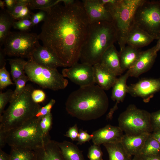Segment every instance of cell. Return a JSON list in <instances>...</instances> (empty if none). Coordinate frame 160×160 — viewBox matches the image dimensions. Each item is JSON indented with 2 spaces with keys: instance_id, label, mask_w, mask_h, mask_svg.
Returning a JSON list of instances; mask_svg holds the SVG:
<instances>
[{
  "instance_id": "6da1fadb",
  "label": "cell",
  "mask_w": 160,
  "mask_h": 160,
  "mask_svg": "<svg viewBox=\"0 0 160 160\" xmlns=\"http://www.w3.org/2000/svg\"><path fill=\"white\" fill-rule=\"evenodd\" d=\"M61 1L44 11L47 16L38 35L43 46L70 67L79 60L89 23L82 1Z\"/></svg>"
},
{
  "instance_id": "7a4b0ae2",
  "label": "cell",
  "mask_w": 160,
  "mask_h": 160,
  "mask_svg": "<svg viewBox=\"0 0 160 160\" xmlns=\"http://www.w3.org/2000/svg\"><path fill=\"white\" fill-rule=\"evenodd\" d=\"M108 106V98L104 90L95 84L80 87L73 92L65 104L68 114L85 121L100 118L106 112Z\"/></svg>"
},
{
  "instance_id": "3957f363",
  "label": "cell",
  "mask_w": 160,
  "mask_h": 160,
  "mask_svg": "<svg viewBox=\"0 0 160 160\" xmlns=\"http://www.w3.org/2000/svg\"><path fill=\"white\" fill-rule=\"evenodd\" d=\"M116 41L112 22L103 21L89 24L81 52V63L92 66L99 63L105 52Z\"/></svg>"
},
{
  "instance_id": "277c9868",
  "label": "cell",
  "mask_w": 160,
  "mask_h": 160,
  "mask_svg": "<svg viewBox=\"0 0 160 160\" xmlns=\"http://www.w3.org/2000/svg\"><path fill=\"white\" fill-rule=\"evenodd\" d=\"M33 89L27 85L20 95L11 99L8 107L0 116V131L7 132L17 128L35 116L41 107L31 98Z\"/></svg>"
},
{
  "instance_id": "5b68a950",
  "label": "cell",
  "mask_w": 160,
  "mask_h": 160,
  "mask_svg": "<svg viewBox=\"0 0 160 160\" xmlns=\"http://www.w3.org/2000/svg\"><path fill=\"white\" fill-rule=\"evenodd\" d=\"M143 0H105L104 5L112 19L120 51L126 44L128 32L133 24L137 9Z\"/></svg>"
},
{
  "instance_id": "8992f818",
  "label": "cell",
  "mask_w": 160,
  "mask_h": 160,
  "mask_svg": "<svg viewBox=\"0 0 160 160\" xmlns=\"http://www.w3.org/2000/svg\"><path fill=\"white\" fill-rule=\"evenodd\" d=\"M40 120L35 117L21 126L5 132L7 144L11 147L33 151L43 147L49 136L45 135L42 132Z\"/></svg>"
},
{
  "instance_id": "52a82bcc",
  "label": "cell",
  "mask_w": 160,
  "mask_h": 160,
  "mask_svg": "<svg viewBox=\"0 0 160 160\" xmlns=\"http://www.w3.org/2000/svg\"><path fill=\"white\" fill-rule=\"evenodd\" d=\"M25 71L30 81L44 89L57 91L65 89L68 84V80L57 68L41 66L31 60L27 61Z\"/></svg>"
},
{
  "instance_id": "ba28073f",
  "label": "cell",
  "mask_w": 160,
  "mask_h": 160,
  "mask_svg": "<svg viewBox=\"0 0 160 160\" xmlns=\"http://www.w3.org/2000/svg\"><path fill=\"white\" fill-rule=\"evenodd\" d=\"M118 122L119 127L127 135H137L153 132L150 113L134 104L129 105L120 114Z\"/></svg>"
},
{
  "instance_id": "9c48e42d",
  "label": "cell",
  "mask_w": 160,
  "mask_h": 160,
  "mask_svg": "<svg viewBox=\"0 0 160 160\" xmlns=\"http://www.w3.org/2000/svg\"><path fill=\"white\" fill-rule=\"evenodd\" d=\"M39 35L25 31H10L4 43L3 52L10 56L27 58L29 59L39 45Z\"/></svg>"
},
{
  "instance_id": "30bf717a",
  "label": "cell",
  "mask_w": 160,
  "mask_h": 160,
  "mask_svg": "<svg viewBox=\"0 0 160 160\" xmlns=\"http://www.w3.org/2000/svg\"><path fill=\"white\" fill-rule=\"evenodd\" d=\"M133 23L154 39L160 37V1L143 0L136 10Z\"/></svg>"
},
{
  "instance_id": "8fae6325",
  "label": "cell",
  "mask_w": 160,
  "mask_h": 160,
  "mask_svg": "<svg viewBox=\"0 0 160 160\" xmlns=\"http://www.w3.org/2000/svg\"><path fill=\"white\" fill-rule=\"evenodd\" d=\"M62 74L75 84L84 87L95 84L93 66L77 63L63 69Z\"/></svg>"
},
{
  "instance_id": "7c38bea8",
  "label": "cell",
  "mask_w": 160,
  "mask_h": 160,
  "mask_svg": "<svg viewBox=\"0 0 160 160\" xmlns=\"http://www.w3.org/2000/svg\"><path fill=\"white\" fill-rule=\"evenodd\" d=\"M160 91V78L144 79L127 87V93L134 97H140L146 103Z\"/></svg>"
},
{
  "instance_id": "4fadbf2b",
  "label": "cell",
  "mask_w": 160,
  "mask_h": 160,
  "mask_svg": "<svg viewBox=\"0 0 160 160\" xmlns=\"http://www.w3.org/2000/svg\"><path fill=\"white\" fill-rule=\"evenodd\" d=\"M82 2L89 24L103 21L112 22L110 13L100 0H83Z\"/></svg>"
},
{
  "instance_id": "5bb4252c",
  "label": "cell",
  "mask_w": 160,
  "mask_h": 160,
  "mask_svg": "<svg viewBox=\"0 0 160 160\" xmlns=\"http://www.w3.org/2000/svg\"><path fill=\"white\" fill-rule=\"evenodd\" d=\"M91 135L93 144L100 145L105 143L121 142L124 134L119 126L108 124L94 132Z\"/></svg>"
},
{
  "instance_id": "9a60e30c",
  "label": "cell",
  "mask_w": 160,
  "mask_h": 160,
  "mask_svg": "<svg viewBox=\"0 0 160 160\" xmlns=\"http://www.w3.org/2000/svg\"><path fill=\"white\" fill-rule=\"evenodd\" d=\"M41 66L52 68L65 67L56 55L49 49L39 45L35 49L30 59Z\"/></svg>"
},
{
  "instance_id": "2e32d148",
  "label": "cell",
  "mask_w": 160,
  "mask_h": 160,
  "mask_svg": "<svg viewBox=\"0 0 160 160\" xmlns=\"http://www.w3.org/2000/svg\"><path fill=\"white\" fill-rule=\"evenodd\" d=\"M157 53L154 47L146 51H141L135 64L127 71L129 76L138 77L149 70L154 64Z\"/></svg>"
},
{
  "instance_id": "e0dca14e",
  "label": "cell",
  "mask_w": 160,
  "mask_h": 160,
  "mask_svg": "<svg viewBox=\"0 0 160 160\" xmlns=\"http://www.w3.org/2000/svg\"><path fill=\"white\" fill-rule=\"evenodd\" d=\"M129 76L128 72L117 78L112 87L111 98L112 100L116 101V104L111 108L107 116V118L111 119L114 112L118 108V104L122 102L127 93V81Z\"/></svg>"
},
{
  "instance_id": "ac0fdd59",
  "label": "cell",
  "mask_w": 160,
  "mask_h": 160,
  "mask_svg": "<svg viewBox=\"0 0 160 160\" xmlns=\"http://www.w3.org/2000/svg\"><path fill=\"white\" fill-rule=\"evenodd\" d=\"M93 67L95 83L104 90L112 87L118 78L117 76L100 63L94 65Z\"/></svg>"
},
{
  "instance_id": "d6986e66",
  "label": "cell",
  "mask_w": 160,
  "mask_h": 160,
  "mask_svg": "<svg viewBox=\"0 0 160 160\" xmlns=\"http://www.w3.org/2000/svg\"><path fill=\"white\" fill-rule=\"evenodd\" d=\"M33 151L35 160H64L56 141L51 140L50 137L46 140L43 147Z\"/></svg>"
},
{
  "instance_id": "ffe728a7",
  "label": "cell",
  "mask_w": 160,
  "mask_h": 160,
  "mask_svg": "<svg viewBox=\"0 0 160 160\" xmlns=\"http://www.w3.org/2000/svg\"><path fill=\"white\" fill-rule=\"evenodd\" d=\"M99 63L116 76L121 75L123 73L120 64L119 52L114 44L105 52Z\"/></svg>"
},
{
  "instance_id": "44dd1931",
  "label": "cell",
  "mask_w": 160,
  "mask_h": 160,
  "mask_svg": "<svg viewBox=\"0 0 160 160\" xmlns=\"http://www.w3.org/2000/svg\"><path fill=\"white\" fill-rule=\"evenodd\" d=\"M150 134L144 133L135 136L125 134L121 142L130 156L140 155L145 141Z\"/></svg>"
},
{
  "instance_id": "7402d4cb",
  "label": "cell",
  "mask_w": 160,
  "mask_h": 160,
  "mask_svg": "<svg viewBox=\"0 0 160 160\" xmlns=\"http://www.w3.org/2000/svg\"><path fill=\"white\" fill-rule=\"evenodd\" d=\"M154 39L134 23L128 33L126 42L128 45L138 48L147 46Z\"/></svg>"
},
{
  "instance_id": "603a6c76",
  "label": "cell",
  "mask_w": 160,
  "mask_h": 160,
  "mask_svg": "<svg viewBox=\"0 0 160 160\" xmlns=\"http://www.w3.org/2000/svg\"><path fill=\"white\" fill-rule=\"evenodd\" d=\"M141 51L130 46H126L119 52L120 64L124 72L128 70L135 64Z\"/></svg>"
},
{
  "instance_id": "cb8c5ba5",
  "label": "cell",
  "mask_w": 160,
  "mask_h": 160,
  "mask_svg": "<svg viewBox=\"0 0 160 160\" xmlns=\"http://www.w3.org/2000/svg\"><path fill=\"white\" fill-rule=\"evenodd\" d=\"M56 143L64 160H85L82 151L72 143L64 140Z\"/></svg>"
},
{
  "instance_id": "d4e9b609",
  "label": "cell",
  "mask_w": 160,
  "mask_h": 160,
  "mask_svg": "<svg viewBox=\"0 0 160 160\" xmlns=\"http://www.w3.org/2000/svg\"><path fill=\"white\" fill-rule=\"evenodd\" d=\"M30 1V0H17V3L14 7L7 13L15 21L31 19L32 13L28 6Z\"/></svg>"
},
{
  "instance_id": "484cf974",
  "label": "cell",
  "mask_w": 160,
  "mask_h": 160,
  "mask_svg": "<svg viewBox=\"0 0 160 160\" xmlns=\"http://www.w3.org/2000/svg\"><path fill=\"white\" fill-rule=\"evenodd\" d=\"M103 145L109 156V160H131V156L127 153L121 142L105 143Z\"/></svg>"
},
{
  "instance_id": "4316f807",
  "label": "cell",
  "mask_w": 160,
  "mask_h": 160,
  "mask_svg": "<svg viewBox=\"0 0 160 160\" xmlns=\"http://www.w3.org/2000/svg\"><path fill=\"white\" fill-rule=\"evenodd\" d=\"M14 20L6 11L0 14V47L4 44V41L10 32Z\"/></svg>"
},
{
  "instance_id": "83f0119b",
  "label": "cell",
  "mask_w": 160,
  "mask_h": 160,
  "mask_svg": "<svg viewBox=\"0 0 160 160\" xmlns=\"http://www.w3.org/2000/svg\"><path fill=\"white\" fill-rule=\"evenodd\" d=\"M11 68V74L15 82L18 79L25 76V68L27 61L21 58L8 60Z\"/></svg>"
},
{
  "instance_id": "f1b7e54d",
  "label": "cell",
  "mask_w": 160,
  "mask_h": 160,
  "mask_svg": "<svg viewBox=\"0 0 160 160\" xmlns=\"http://www.w3.org/2000/svg\"><path fill=\"white\" fill-rule=\"evenodd\" d=\"M10 160H35L34 151L17 147H11Z\"/></svg>"
},
{
  "instance_id": "f546056e",
  "label": "cell",
  "mask_w": 160,
  "mask_h": 160,
  "mask_svg": "<svg viewBox=\"0 0 160 160\" xmlns=\"http://www.w3.org/2000/svg\"><path fill=\"white\" fill-rule=\"evenodd\" d=\"M160 154V144L150 134L146 139L140 155Z\"/></svg>"
},
{
  "instance_id": "4dcf8cb0",
  "label": "cell",
  "mask_w": 160,
  "mask_h": 160,
  "mask_svg": "<svg viewBox=\"0 0 160 160\" xmlns=\"http://www.w3.org/2000/svg\"><path fill=\"white\" fill-rule=\"evenodd\" d=\"M61 0H30L28 7L30 9L44 11L56 4Z\"/></svg>"
},
{
  "instance_id": "1f68e13d",
  "label": "cell",
  "mask_w": 160,
  "mask_h": 160,
  "mask_svg": "<svg viewBox=\"0 0 160 160\" xmlns=\"http://www.w3.org/2000/svg\"><path fill=\"white\" fill-rule=\"evenodd\" d=\"M29 81L28 77L25 75L18 79L14 82L15 88L13 91L12 99L17 97L23 92L25 88L26 82Z\"/></svg>"
},
{
  "instance_id": "d6a6232c",
  "label": "cell",
  "mask_w": 160,
  "mask_h": 160,
  "mask_svg": "<svg viewBox=\"0 0 160 160\" xmlns=\"http://www.w3.org/2000/svg\"><path fill=\"white\" fill-rule=\"evenodd\" d=\"M12 81L9 72L4 66L0 68V89L2 90L7 86L14 84Z\"/></svg>"
},
{
  "instance_id": "836d02e7",
  "label": "cell",
  "mask_w": 160,
  "mask_h": 160,
  "mask_svg": "<svg viewBox=\"0 0 160 160\" xmlns=\"http://www.w3.org/2000/svg\"><path fill=\"white\" fill-rule=\"evenodd\" d=\"M52 115L51 113L46 115L40 120L39 124L40 128L45 135H49V132L52 127Z\"/></svg>"
},
{
  "instance_id": "e575fe53",
  "label": "cell",
  "mask_w": 160,
  "mask_h": 160,
  "mask_svg": "<svg viewBox=\"0 0 160 160\" xmlns=\"http://www.w3.org/2000/svg\"><path fill=\"white\" fill-rule=\"evenodd\" d=\"M31 19H24L17 21H14L12 27L21 31L28 32L33 27Z\"/></svg>"
},
{
  "instance_id": "d590c367",
  "label": "cell",
  "mask_w": 160,
  "mask_h": 160,
  "mask_svg": "<svg viewBox=\"0 0 160 160\" xmlns=\"http://www.w3.org/2000/svg\"><path fill=\"white\" fill-rule=\"evenodd\" d=\"M87 156L89 160H102L103 153L100 145L93 144L91 146Z\"/></svg>"
},
{
  "instance_id": "8d00e7d4",
  "label": "cell",
  "mask_w": 160,
  "mask_h": 160,
  "mask_svg": "<svg viewBox=\"0 0 160 160\" xmlns=\"http://www.w3.org/2000/svg\"><path fill=\"white\" fill-rule=\"evenodd\" d=\"M13 91L9 89L6 92H0V116H1L4 111L5 106L12 99Z\"/></svg>"
},
{
  "instance_id": "74e56055",
  "label": "cell",
  "mask_w": 160,
  "mask_h": 160,
  "mask_svg": "<svg viewBox=\"0 0 160 160\" xmlns=\"http://www.w3.org/2000/svg\"><path fill=\"white\" fill-rule=\"evenodd\" d=\"M55 102L56 101L54 99H51L47 104L40 108L37 113L35 117L41 119L42 118L51 113V109Z\"/></svg>"
},
{
  "instance_id": "f35d334b",
  "label": "cell",
  "mask_w": 160,
  "mask_h": 160,
  "mask_svg": "<svg viewBox=\"0 0 160 160\" xmlns=\"http://www.w3.org/2000/svg\"><path fill=\"white\" fill-rule=\"evenodd\" d=\"M151 123L153 131L160 129V109L150 113Z\"/></svg>"
},
{
  "instance_id": "ab89813d",
  "label": "cell",
  "mask_w": 160,
  "mask_h": 160,
  "mask_svg": "<svg viewBox=\"0 0 160 160\" xmlns=\"http://www.w3.org/2000/svg\"><path fill=\"white\" fill-rule=\"evenodd\" d=\"M31 97L34 102L39 104L44 101L46 95L45 92L42 90L33 89L31 93Z\"/></svg>"
},
{
  "instance_id": "60d3db41",
  "label": "cell",
  "mask_w": 160,
  "mask_h": 160,
  "mask_svg": "<svg viewBox=\"0 0 160 160\" xmlns=\"http://www.w3.org/2000/svg\"><path fill=\"white\" fill-rule=\"evenodd\" d=\"M46 12L41 10L36 13L32 14L31 20L33 26H35L41 21H44L46 18Z\"/></svg>"
},
{
  "instance_id": "b9f144b4",
  "label": "cell",
  "mask_w": 160,
  "mask_h": 160,
  "mask_svg": "<svg viewBox=\"0 0 160 160\" xmlns=\"http://www.w3.org/2000/svg\"><path fill=\"white\" fill-rule=\"evenodd\" d=\"M91 135H89L87 132L82 129L79 130V134L77 141V144L81 145L92 139Z\"/></svg>"
},
{
  "instance_id": "7bdbcfd3",
  "label": "cell",
  "mask_w": 160,
  "mask_h": 160,
  "mask_svg": "<svg viewBox=\"0 0 160 160\" xmlns=\"http://www.w3.org/2000/svg\"><path fill=\"white\" fill-rule=\"evenodd\" d=\"M79 134V130L76 124L70 127L64 135L70 138L72 141H77Z\"/></svg>"
},
{
  "instance_id": "ee69618b",
  "label": "cell",
  "mask_w": 160,
  "mask_h": 160,
  "mask_svg": "<svg viewBox=\"0 0 160 160\" xmlns=\"http://www.w3.org/2000/svg\"><path fill=\"white\" fill-rule=\"evenodd\" d=\"M6 7L7 8L6 12H9L11 11L16 5L17 0H4Z\"/></svg>"
},
{
  "instance_id": "f6af8a7d",
  "label": "cell",
  "mask_w": 160,
  "mask_h": 160,
  "mask_svg": "<svg viewBox=\"0 0 160 160\" xmlns=\"http://www.w3.org/2000/svg\"><path fill=\"white\" fill-rule=\"evenodd\" d=\"M139 155L140 160H160V154Z\"/></svg>"
},
{
  "instance_id": "bcb514c9",
  "label": "cell",
  "mask_w": 160,
  "mask_h": 160,
  "mask_svg": "<svg viewBox=\"0 0 160 160\" xmlns=\"http://www.w3.org/2000/svg\"><path fill=\"white\" fill-rule=\"evenodd\" d=\"M6 143L5 132L0 131V149L3 148Z\"/></svg>"
},
{
  "instance_id": "7dc6e473",
  "label": "cell",
  "mask_w": 160,
  "mask_h": 160,
  "mask_svg": "<svg viewBox=\"0 0 160 160\" xmlns=\"http://www.w3.org/2000/svg\"><path fill=\"white\" fill-rule=\"evenodd\" d=\"M0 160H10V154H8L0 149Z\"/></svg>"
},
{
  "instance_id": "c3c4849f",
  "label": "cell",
  "mask_w": 160,
  "mask_h": 160,
  "mask_svg": "<svg viewBox=\"0 0 160 160\" xmlns=\"http://www.w3.org/2000/svg\"><path fill=\"white\" fill-rule=\"evenodd\" d=\"M4 55H5L3 52V50L0 49V68L5 66L6 63L4 58Z\"/></svg>"
},
{
  "instance_id": "681fc988",
  "label": "cell",
  "mask_w": 160,
  "mask_h": 160,
  "mask_svg": "<svg viewBox=\"0 0 160 160\" xmlns=\"http://www.w3.org/2000/svg\"><path fill=\"white\" fill-rule=\"evenodd\" d=\"M151 134L160 144V129L153 131Z\"/></svg>"
},
{
  "instance_id": "f907efd6",
  "label": "cell",
  "mask_w": 160,
  "mask_h": 160,
  "mask_svg": "<svg viewBox=\"0 0 160 160\" xmlns=\"http://www.w3.org/2000/svg\"><path fill=\"white\" fill-rule=\"evenodd\" d=\"M158 40L156 45L154 46L155 50L157 53L160 50V37Z\"/></svg>"
},
{
  "instance_id": "816d5d0a",
  "label": "cell",
  "mask_w": 160,
  "mask_h": 160,
  "mask_svg": "<svg viewBox=\"0 0 160 160\" xmlns=\"http://www.w3.org/2000/svg\"><path fill=\"white\" fill-rule=\"evenodd\" d=\"M6 7L5 3L4 1L0 0V7L2 10H4L5 7Z\"/></svg>"
},
{
  "instance_id": "f5cc1de1",
  "label": "cell",
  "mask_w": 160,
  "mask_h": 160,
  "mask_svg": "<svg viewBox=\"0 0 160 160\" xmlns=\"http://www.w3.org/2000/svg\"><path fill=\"white\" fill-rule=\"evenodd\" d=\"M131 160H140V155L134 156L133 158Z\"/></svg>"
}]
</instances>
